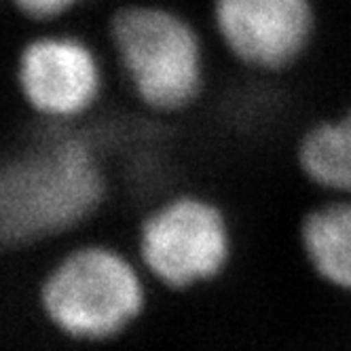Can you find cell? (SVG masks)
I'll list each match as a JSON object with an SVG mask.
<instances>
[{
	"instance_id": "6da1fadb",
	"label": "cell",
	"mask_w": 351,
	"mask_h": 351,
	"mask_svg": "<svg viewBox=\"0 0 351 351\" xmlns=\"http://www.w3.org/2000/svg\"><path fill=\"white\" fill-rule=\"evenodd\" d=\"M106 142L79 128H47L0 169V239L28 250L87 224L110 195Z\"/></svg>"
},
{
	"instance_id": "7a4b0ae2",
	"label": "cell",
	"mask_w": 351,
	"mask_h": 351,
	"mask_svg": "<svg viewBox=\"0 0 351 351\" xmlns=\"http://www.w3.org/2000/svg\"><path fill=\"white\" fill-rule=\"evenodd\" d=\"M148 294L150 280L136 254L108 241H83L43 271L36 309L66 341L104 345L144 317Z\"/></svg>"
},
{
	"instance_id": "3957f363",
	"label": "cell",
	"mask_w": 351,
	"mask_h": 351,
	"mask_svg": "<svg viewBox=\"0 0 351 351\" xmlns=\"http://www.w3.org/2000/svg\"><path fill=\"white\" fill-rule=\"evenodd\" d=\"M106 40L123 83L146 112L176 117L202 99L206 43L182 11L146 0L121 5L108 17Z\"/></svg>"
},
{
	"instance_id": "277c9868",
	"label": "cell",
	"mask_w": 351,
	"mask_h": 351,
	"mask_svg": "<svg viewBox=\"0 0 351 351\" xmlns=\"http://www.w3.org/2000/svg\"><path fill=\"white\" fill-rule=\"evenodd\" d=\"M134 254L150 284L186 294L229 271L235 229L216 199L195 191L169 193L142 214Z\"/></svg>"
},
{
	"instance_id": "5b68a950",
	"label": "cell",
	"mask_w": 351,
	"mask_h": 351,
	"mask_svg": "<svg viewBox=\"0 0 351 351\" xmlns=\"http://www.w3.org/2000/svg\"><path fill=\"white\" fill-rule=\"evenodd\" d=\"M13 79L23 106L47 128H77L106 93L99 51L60 28H45L17 49Z\"/></svg>"
},
{
	"instance_id": "8992f818",
	"label": "cell",
	"mask_w": 351,
	"mask_h": 351,
	"mask_svg": "<svg viewBox=\"0 0 351 351\" xmlns=\"http://www.w3.org/2000/svg\"><path fill=\"white\" fill-rule=\"evenodd\" d=\"M216 40L243 70L275 77L307 58L317 34L315 0H210Z\"/></svg>"
},
{
	"instance_id": "52a82bcc",
	"label": "cell",
	"mask_w": 351,
	"mask_h": 351,
	"mask_svg": "<svg viewBox=\"0 0 351 351\" xmlns=\"http://www.w3.org/2000/svg\"><path fill=\"white\" fill-rule=\"evenodd\" d=\"M296 245L313 278L351 296V197H322L296 224Z\"/></svg>"
},
{
	"instance_id": "ba28073f",
	"label": "cell",
	"mask_w": 351,
	"mask_h": 351,
	"mask_svg": "<svg viewBox=\"0 0 351 351\" xmlns=\"http://www.w3.org/2000/svg\"><path fill=\"white\" fill-rule=\"evenodd\" d=\"M294 165L322 197H351V104L300 132Z\"/></svg>"
},
{
	"instance_id": "9c48e42d",
	"label": "cell",
	"mask_w": 351,
	"mask_h": 351,
	"mask_svg": "<svg viewBox=\"0 0 351 351\" xmlns=\"http://www.w3.org/2000/svg\"><path fill=\"white\" fill-rule=\"evenodd\" d=\"M17 15L40 26H53L93 0H7Z\"/></svg>"
}]
</instances>
